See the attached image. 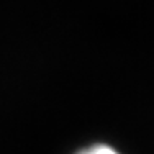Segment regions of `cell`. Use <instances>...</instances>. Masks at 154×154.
Instances as JSON below:
<instances>
[{
  "mask_svg": "<svg viewBox=\"0 0 154 154\" xmlns=\"http://www.w3.org/2000/svg\"><path fill=\"white\" fill-rule=\"evenodd\" d=\"M80 154H118V152L113 151L108 146H94V148H89L85 151H82Z\"/></svg>",
  "mask_w": 154,
  "mask_h": 154,
  "instance_id": "6da1fadb",
  "label": "cell"
}]
</instances>
